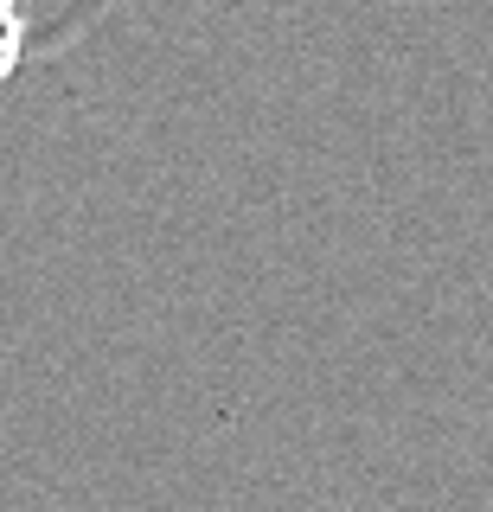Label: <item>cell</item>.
<instances>
[{"label": "cell", "instance_id": "obj_1", "mask_svg": "<svg viewBox=\"0 0 493 512\" xmlns=\"http://www.w3.org/2000/svg\"><path fill=\"white\" fill-rule=\"evenodd\" d=\"M13 58H20V20H13V7L0 0V77H7Z\"/></svg>", "mask_w": 493, "mask_h": 512}]
</instances>
